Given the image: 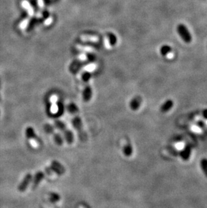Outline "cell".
<instances>
[{"instance_id": "obj_20", "label": "cell", "mask_w": 207, "mask_h": 208, "mask_svg": "<svg viewBox=\"0 0 207 208\" xmlns=\"http://www.w3.org/2000/svg\"><path fill=\"white\" fill-rule=\"evenodd\" d=\"M55 127L57 128L58 129H59L60 131H63L64 129H65L67 128V127L65 125V123L63 122H62L61 121L59 120H56L55 121Z\"/></svg>"}, {"instance_id": "obj_6", "label": "cell", "mask_w": 207, "mask_h": 208, "mask_svg": "<svg viewBox=\"0 0 207 208\" xmlns=\"http://www.w3.org/2000/svg\"><path fill=\"white\" fill-rule=\"evenodd\" d=\"M141 103H142V98H141V97L139 96H135L130 102L129 106L130 109L132 111H137L140 108Z\"/></svg>"}, {"instance_id": "obj_8", "label": "cell", "mask_w": 207, "mask_h": 208, "mask_svg": "<svg viewBox=\"0 0 207 208\" xmlns=\"http://www.w3.org/2000/svg\"><path fill=\"white\" fill-rule=\"evenodd\" d=\"M192 152V148L190 145H186L183 149L180 152V156L183 160L187 161L190 159Z\"/></svg>"}, {"instance_id": "obj_1", "label": "cell", "mask_w": 207, "mask_h": 208, "mask_svg": "<svg viewBox=\"0 0 207 208\" xmlns=\"http://www.w3.org/2000/svg\"><path fill=\"white\" fill-rule=\"evenodd\" d=\"M44 172L45 174H49V175L53 174L61 175V174H63L65 172V168L60 162L56 161V160H53L50 166L45 168Z\"/></svg>"}, {"instance_id": "obj_28", "label": "cell", "mask_w": 207, "mask_h": 208, "mask_svg": "<svg viewBox=\"0 0 207 208\" xmlns=\"http://www.w3.org/2000/svg\"><path fill=\"white\" fill-rule=\"evenodd\" d=\"M52 22H53V18H47L46 20L45 21V25H46V26L50 25V24L52 23Z\"/></svg>"}, {"instance_id": "obj_18", "label": "cell", "mask_w": 207, "mask_h": 208, "mask_svg": "<svg viewBox=\"0 0 207 208\" xmlns=\"http://www.w3.org/2000/svg\"><path fill=\"white\" fill-rule=\"evenodd\" d=\"M200 167L202 172L207 178V158H202L201 160Z\"/></svg>"}, {"instance_id": "obj_29", "label": "cell", "mask_w": 207, "mask_h": 208, "mask_svg": "<svg viewBox=\"0 0 207 208\" xmlns=\"http://www.w3.org/2000/svg\"><path fill=\"white\" fill-rule=\"evenodd\" d=\"M202 117H203V118H204L205 119H207V109H205V110H204L203 111H202Z\"/></svg>"}, {"instance_id": "obj_10", "label": "cell", "mask_w": 207, "mask_h": 208, "mask_svg": "<svg viewBox=\"0 0 207 208\" xmlns=\"http://www.w3.org/2000/svg\"><path fill=\"white\" fill-rule=\"evenodd\" d=\"M26 136L28 139L32 140H38L36 132L32 127H28L26 129Z\"/></svg>"}, {"instance_id": "obj_24", "label": "cell", "mask_w": 207, "mask_h": 208, "mask_svg": "<svg viewBox=\"0 0 207 208\" xmlns=\"http://www.w3.org/2000/svg\"><path fill=\"white\" fill-rule=\"evenodd\" d=\"M29 22H30V18H26L23 22H22L20 24V28L22 29H24V28L28 26Z\"/></svg>"}, {"instance_id": "obj_11", "label": "cell", "mask_w": 207, "mask_h": 208, "mask_svg": "<svg viewBox=\"0 0 207 208\" xmlns=\"http://www.w3.org/2000/svg\"><path fill=\"white\" fill-rule=\"evenodd\" d=\"M62 132L63 133L66 141H67L68 144H72L73 142V140H74V137H73V134L72 132L70 130H69L67 128L64 129Z\"/></svg>"}, {"instance_id": "obj_26", "label": "cell", "mask_w": 207, "mask_h": 208, "mask_svg": "<svg viewBox=\"0 0 207 208\" xmlns=\"http://www.w3.org/2000/svg\"><path fill=\"white\" fill-rule=\"evenodd\" d=\"M78 59L80 61H86L88 59V56L85 54V53H82L80 54L78 56Z\"/></svg>"}, {"instance_id": "obj_17", "label": "cell", "mask_w": 207, "mask_h": 208, "mask_svg": "<svg viewBox=\"0 0 207 208\" xmlns=\"http://www.w3.org/2000/svg\"><path fill=\"white\" fill-rule=\"evenodd\" d=\"M68 111L72 115H76L78 112L77 107L73 103H71L68 106Z\"/></svg>"}, {"instance_id": "obj_12", "label": "cell", "mask_w": 207, "mask_h": 208, "mask_svg": "<svg viewBox=\"0 0 207 208\" xmlns=\"http://www.w3.org/2000/svg\"><path fill=\"white\" fill-rule=\"evenodd\" d=\"M22 6L26 9V11L30 17L34 16V9L32 8V7L31 6V5L29 2L24 0V1H23V2L22 3Z\"/></svg>"}, {"instance_id": "obj_4", "label": "cell", "mask_w": 207, "mask_h": 208, "mask_svg": "<svg viewBox=\"0 0 207 208\" xmlns=\"http://www.w3.org/2000/svg\"><path fill=\"white\" fill-rule=\"evenodd\" d=\"M45 176L46 174L44 171H39L35 174V175L32 177V189H35L37 186L40 183V182L45 178Z\"/></svg>"}, {"instance_id": "obj_22", "label": "cell", "mask_w": 207, "mask_h": 208, "mask_svg": "<svg viewBox=\"0 0 207 208\" xmlns=\"http://www.w3.org/2000/svg\"><path fill=\"white\" fill-rule=\"evenodd\" d=\"M61 199V197L57 194V193H50L49 195V200L52 202H56L59 201Z\"/></svg>"}, {"instance_id": "obj_14", "label": "cell", "mask_w": 207, "mask_h": 208, "mask_svg": "<svg viewBox=\"0 0 207 208\" xmlns=\"http://www.w3.org/2000/svg\"><path fill=\"white\" fill-rule=\"evenodd\" d=\"M172 51V47L167 45H163L161 47V48L159 49V52H160V54H161L162 56H167V55H169V53H171Z\"/></svg>"}, {"instance_id": "obj_21", "label": "cell", "mask_w": 207, "mask_h": 208, "mask_svg": "<svg viewBox=\"0 0 207 208\" xmlns=\"http://www.w3.org/2000/svg\"><path fill=\"white\" fill-rule=\"evenodd\" d=\"M77 49L80 50V51H83L84 52H92L94 51V49L92 47H88V46H82V45H77Z\"/></svg>"}, {"instance_id": "obj_16", "label": "cell", "mask_w": 207, "mask_h": 208, "mask_svg": "<svg viewBox=\"0 0 207 208\" xmlns=\"http://www.w3.org/2000/svg\"><path fill=\"white\" fill-rule=\"evenodd\" d=\"M52 135L53 136V139H54V141H55V142L59 145H62L63 144V140L62 138V137H61V135L58 134V133H56V132H54V133L52 134Z\"/></svg>"}, {"instance_id": "obj_2", "label": "cell", "mask_w": 207, "mask_h": 208, "mask_svg": "<svg viewBox=\"0 0 207 208\" xmlns=\"http://www.w3.org/2000/svg\"><path fill=\"white\" fill-rule=\"evenodd\" d=\"M176 30L181 39L186 43H190L192 41V36L190 32L186 26L183 24H179L177 26Z\"/></svg>"}, {"instance_id": "obj_5", "label": "cell", "mask_w": 207, "mask_h": 208, "mask_svg": "<svg viewBox=\"0 0 207 208\" xmlns=\"http://www.w3.org/2000/svg\"><path fill=\"white\" fill-rule=\"evenodd\" d=\"M32 177H32V175L30 173L27 174L24 177V178L22 183H20V185H19L18 190L20 191H21V192L26 191V189L28 187V185H30V182L32 180Z\"/></svg>"}, {"instance_id": "obj_19", "label": "cell", "mask_w": 207, "mask_h": 208, "mask_svg": "<svg viewBox=\"0 0 207 208\" xmlns=\"http://www.w3.org/2000/svg\"><path fill=\"white\" fill-rule=\"evenodd\" d=\"M96 68H97V65L96 63H90L85 66L83 68V69L86 71V72L89 73L93 72V71L96 69Z\"/></svg>"}, {"instance_id": "obj_15", "label": "cell", "mask_w": 207, "mask_h": 208, "mask_svg": "<svg viewBox=\"0 0 207 208\" xmlns=\"http://www.w3.org/2000/svg\"><path fill=\"white\" fill-rule=\"evenodd\" d=\"M81 39L83 41H90L93 42H96L99 41V38L97 36L85 35L81 36Z\"/></svg>"}, {"instance_id": "obj_3", "label": "cell", "mask_w": 207, "mask_h": 208, "mask_svg": "<svg viewBox=\"0 0 207 208\" xmlns=\"http://www.w3.org/2000/svg\"><path fill=\"white\" fill-rule=\"evenodd\" d=\"M72 123L75 129L78 132L80 140H81L82 141H86L87 140V136L83 130V124L81 118H80L78 115H75L72 120Z\"/></svg>"}, {"instance_id": "obj_7", "label": "cell", "mask_w": 207, "mask_h": 208, "mask_svg": "<svg viewBox=\"0 0 207 208\" xmlns=\"http://www.w3.org/2000/svg\"><path fill=\"white\" fill-rule=\"evenodd\" d=\"M173 105H174L173 101L171 100V99H168V100L165 101L162 104V106L160 107V112H162L163 113L167 112L173 108Z\"/></svg>"}, {"instance_id": "obj_23", "label": "cell", "mask_w": 207, "mask_h": 208, "mask_svg": "<svg viewBox=\"0 0 207 208\" xmlns=\"http://www.w3.org/2000/svg\"><path fill=\"white\" fill-rule=\"evenodd\" d=\"M44 130L46 133L49 134H51V135L55 132V129L53 128V127L49 124H45L44 125Z\"/></svg>"}, {"instance_id": "obj_9", "label": "cell", "mask_w": 207, "mask_h": 208, "mask_svg": "<svg viewBox=\"0 0 207 208\" xmlns=\"http://www.w3.org/2000/svg\"><path fill=\"white\" fill-rule=\"evenodd\" d=\"M122 152H123L124 155L126 157H130L133 153V148L132 146L130 141H126L125 144L123 146V149H122Z\"/></svg>"}, {"instance_id": "obj_27", "label": "cell", "mask_w": 207, "mask_h": 208, "mask_svg": "<svg viewBox=\"0 0 207 208\" xmlns=\"http://www.w3.org/2000/svg\"><path fill=\"white\" fill-rule=\"evenodd\" d=\"M196 125L198 127H200V128H202V127H204L206 125V124H205V123L204 121H199L196 122Z\"/></svg>"}, {"instance_id": "obj_13", "label": "cell", "mask_w": 207, "mask_h": 208, "mask_svg": "<svg viewBox=\"0 0 207 208\" xmlns=\"http://www.w3.org/2000/svg\"><path fill=\"white\" fill-rule=\"evenodd\" d=\"M92 97V89L89 86L85 88L83 92V99L85 102H88Z\"/></svg>"}, {"instance_id": "obj_25", "label": "cell", "mask_w": 207, "mask_h": 208, "mask_svg": "<svg viewBox=\"0 0 207 208\" xmlns=\"http://www.w3.org/2000/svg\"><path fill=\"white\" fill-rule=\"evenodd\" d=\"M104 46L106 49H110L111 48V45H110V41L108 37H106L104 39Z\"/></svg>"}]
</instances>
